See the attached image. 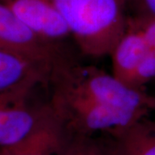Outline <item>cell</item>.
Returning a JSON list of instances; mask_svg holds the SVG:
<instances>
[{
    "instance_id": "6da1fadb",
    "label": "cell",
    "mask_w": 155,
    "mask_h": 155,
    "mask_svg": "<svg viewBox=\"0 0 155 155\" xmlns=\"http://www.w3.org/2000/svg\"><path fill=\"white\" fill-rule=\"evenodd\" d=\"M48 86L63 89L85 99L124 111L139 118L155 111V96L119 80L112 73L91 65L78 64L71 58L52 70Z\"/></svg>"
},
{
    "instance_id": "7a4b0ae2",
    "label": "cell",
    "mask_w": 155,
    "mask_h": 155,
    "mask_svg": "<svg viewBox=\"0 0 155 155\" xmlns=\"http://www.w3.org/2000/svg\"><path fill=\"white\" fill-rule=\"evenodd\" d=\"M86 56L110 55L125 31L126 0H53Z\"/></svg>"
},
{
    "instance_id": "3957f363",
    "label": "cell",
    "mask_w": 155,
    "mask_h": 155,
    "mask_svg": "<svg viewBox=\"0 0 155 155\" xmlns=\"http://www.w3.org/2000/svg\"><path fill=\"white\" fill-rule=\"evenodd\" d=\"M61 45L41 37L0 3V49L33 62L50 77L55 66L70 58Z\"/></svg>"
},
{
    "instance_id": "277c9868",
    "label": "cell",
    "mask_w": 155,
    "mask_h": 155,
    "mask_svg": "<svg viewBox=\"0 0 155 155\" xmlns=\"http://www.w3.org/2000/svg\"><path fill=\"white\" fill-rule=\"evenodd\" d=\"M35 85H26L0 95V147L17 145L48 121L49 104L30 107L26 100Z\"/></svg>"
},
{
    "instance_id": "5b68a950",
    "label": "cell",
    "mask_w": 155,
    "mask_h": 155,
    "mask_svg": "<svg viewBox=\"0 0 155 155\" xmlns=\"http://www.w3.org/2000/svg\"><path fill=\"white\" fill-rule=\"evenodd\" d=\"M25 25L41 37L62 44L71 36L53 0H0Z\"/></svg>"
},
{
    "instance_id": "8992f818",
    "label": "cell",
    "mask_w": 155,
    "mask_h": 155,
    "mask_svg": "<svg viewBox=\"0 0 155 155\" xmlns=\"http://www.w3.org/2000/svg\"><path fill=\"white\" fill-rule=\"evenodd\" d=\"M153 54L142 34L127 16L125 31L111 53L112 74L130 86L140 64Z\"/></svg>"
},
{
    "instance_id": "52a82bcc",
    "label": "cell",
    "mask_w": 155,
    "mask_h": 155,
    "mask_svg": "<svg viewBox=\"0 0 155 155\" xmlns=\"http://www.w3.org/2000/svg\"><path fill=\"white\" fill-rule=\"evenodd\" d=\"M101 137L111 155H155V121L148 116Z\"/></svg>"
},
{
    "instance_id": "ba28073f",
    "label": "cell",
    "mask_w": 155,
    "mask_h": 155,
    "mask_svg": "<svg viewBox=\"0 0 155 155\" xmlns=\"http://www.w3.org/2000/svg\"><path fill=\"white\" fill-rule=\"evenodd\" d=\"M49 75L21 56L0 49V95L26 85L48 86Z\"/></svg>"
},
{
    "instance_id": "9c48e42d",
    "label": "cell",
    "mask_w": 155,
    "mask_h": 155,
    "mask_svg": "<svg viewBox=\"0 0 155 155\" xmlns=\"http://www.w3.org/2000/svg\"><path fill=\"white\" fill-rule=\"evenodd\" d=\"M60 155H111L102 137L69 134Z\"/></svg>"
},
{
    "instance_id": "30bf717a",
    "label": "cell",
    "mask_w": 155,
    "mask_h": 155,
    "mask_svg": "<svg viewBox=\"0 0 155 155\" xmlns=\"http://www.w3.org/2000/svg\"><path fill=\"white\" fill-rule=\"evenodd\" d=\"M127 16L142 34L150 50L155 54V17L136 15Z\"/></svg>"
},
{
    "instance_id": "8fae6325",
    "label": "cell",
    "mask_w": 155,
    "mask_h": 155,
    "mask_svg": "<svg viewBox=\"0 0 155 155\" xmlns=\"http://www.w3.org/2000/svg\"><path fill=\"white\" fill-rule=\"evenodd\" d=\"M127 15L155 17V0H126Z\"/></svg>"
},
{
    "instance_id": "7c38bea8",
    "label": "cell",
    "mask_w": 155,
    "mask_h": 155,
    "mask_svg": "<svg viewBox=\"0 0 155 155\" xmlns=\"http://www.w3.org/2000/svg\"><path fill=\"white\" fill-rule=\"evenodd\" d=\"M0 155H54L49 153H45V152H33V151H24V152H4L0 150Z\"/></svg>"
}]
</instances>
